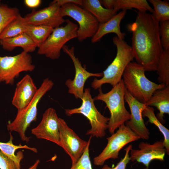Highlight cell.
<instances>
[{
	"label": "cell",
	"mask_w": 169,
	"mask_h": 169,
	"mask_svg": "<svg viewBox=\"0 0 169 169\" xmlns=\"http://www.w3.org/2000/svg\"><path fill=\"white\" fill-rule=\"evenodd\" d=\"M132 148V146L130 145L124 149L125 151L124 156L115 167H111L107 165H105L102 169H126L127 165L130 161L129 152Z\"/></svg>",
	"instance_id": "1f68e13d"
},
{
	"label": "cell",
	"mask_w": 169,
	"mask_h": 169,
	"mask_svg": "<svg viewBox=\"0 0 169 169\" xmlns=\"http://www.w3.org/2000/svg\"><path fill=\"white\" fill-rule=\"evenodd\" d=\"M135 8L139 11L153 12V9L146 0H115L113 9L116 11L120 9L126 10Z\"/></svg>",
	"instance_id": "cb8c5ba5"
},
{
	"label": "cell",
	"mask_w": 169,
	"mask_h": 169,
	"mask_svg": "<svg viewBox=\"0 0 169 169\" xmlns=\"http://www.w3.org/2000/svg\"><path fill=\"white\" fill-rule=\"evenodd\" d=\"M125 101L128 104L131 117L125 124L128 126L140 138L147 140L150 132L144 123L142 112L146 106L134 97L125 89Z\"/></svg>",
	"instance_id": "9a60e30c"
},
{
	"label": "cell",
	"mask_w": 169,
	"mask_h": 169,
	"mask_svg": "<svg viewBox=\"0 0 169 169\" xmlns=\"http://www.w3.org/2000/svg\"><path fill=\"white\" fill-rule=\"evenodd\" d=\"M159 32L162 48L169 50V20L159 22Z\"/></svg>",
	"instance_id": "4dcf8cb0"
},
{
	"label": "cell",
	"mask_w": 169,
	"mask_h": 169,
	"mask_svg": "<svg viewBox=\"0 0 169 169\" xmlns=\"http://www.w3.org/2000/svg\"><path fill=\"white\" fill-rule=\"evenodd\" d=\"M82 6L96 18L99 24L107 22L117 13L114 9L104 8L98 0H82Z\"/></svg>",
	"instance_id": "44dd1931"
},
{
	"label": "cell",
	"mask_w": 169,
	"mask_h": 169,
	"mask_svg": "<svg viewBox=\"0 0 169 169\" xmlns=\"http://www.w3.org/2000/svg\"><path fill=\"white\" fill-rule=\"evenodd\" d=\"M19 14L18 9L16 7L10 8L6 5H0V35L6 27Z\"/></svg>",
	"instance_id": "83f0119b"
},
{
	"label": "cell",
	"mask_w": 169,
	"mask_h": 169,
	"mask_svg": "<svg viewBox=\"0 0 169 169\" xmlns=\"http://www.w3.org/2000/svg\"><path fill=\"white\" fill-rule=\"evenodd\" d=\"M139 149H131L130 161L141 163L147 169L152 160H164L166 151L163 140L157 141L152 144L142 141L139 145Z\"/></svg>",
	"instance_id": "2e32d148"
},
{
	"label": "cell",
	"mask_w": 169,
	"mask_h": 169,
	"mask_svg": "<svg viewBox=\"0 0 169 169\" xmlns=\"http://www.w3.org/2000/svg\"><path fill=\"white\" fill-rule=\"evenodd\" d=\"M113 42L116 46V56L111 63L102 72L103 76L99 79H94L91 84V87L94 90L100 88L106 84L113 87L122 79L124 72L128 65L133 60L131 46L126 42L115 36Z\"/></svg>",
	"instance_id": "277c9868"
},
{
	"label": "cell",
	"mask_w": 169,
	"mask_h": 169,
	"mask_svg": "<svg viewBox=\"0 0 169 169\" xmlns=\"http://www.w3.org/2000/svg\"><path fill=\"white\" fill-rule=\"evenodd\" d=\"M62 49L72 61L75 71L74 79H67L65 84L68 88L69 93L73 95L76 99H81L84 93V85L87 79L91 77H102L103 73H92L87 71L82 66L79 59L76 57L74 46L69 48L65 45Z\"/></svg>",
	"instance_id": "8fae6325"
},
{
	"label": "cell",
	"mask_w": 169,
	"mask_h": 169,
	"mask_svg": "<svg viewBox=\"0 0 169 169\" xmlns=\"http://www.w3.org/2000/svg\"><path fill=\"white\" fill-rule=\"evenodd\" d=\"M145 105L154 106L159 110L156 117L162 122L165 114H169V85L156 90Z\"/></svg>",
	"instance_id": "d6986e66"
},
{
	"label": "cell",
	"mask_w": 169,
	"mask_h": 169,
	"mask_svg": "<svg viewBox=\"0 0 169 169\" xmlns=\"http://www.w3.org/2000/svg\"><path fill=\"white\" fill-rule=\"evenodd\" d=\"M53 29L51 27L46 26L26 25L25 33L38 48L46 40Z\"/></svg>",
	"instance_id": "603a6c76"
},
{
	"label": "cell",
	"mask_w": 169,
	"mask_h": 169,
	"mask_svg": "<svg viewBox=\"0 0 169 169\" xmlns=\"http://www.w3.org/2000/svg\"><path fill=\"white\" fill-rule=\"evenodd\" d=\"M59 118L55 110L47 109L39 124L31 130V133L39 139H44L60 146Z\"/></svg>",
	"instance_id": "5bb4252c"
},
{
	"label": "cell",
	"mask_w": 169,
	"mask_h": 169,
	"mask_svg": "<svg viewBox=\"0 0 169 169\" xmlns=\"http://www.w3.org/2000/svg\"><path fill=\"white\" fill-rule=\"evenodd\" d=\"M0 169H16L14 161L0 150Z\"/></svg>",
	"instance_id": "d6a6232c"
},
{
	"label": "cell",
	"mask_w": 169,
	"mask_h": 169,
	"mask_svg": "<svg viewBox=\"0 0 169 169\" xmlns=\"http://www.w3.org/2000/svg\"><path fill=\"white\" fill-rule=\"evenodd\" d=\"M0 1H1L0 0V5H1V4H0Z\"/></svg>",
	"instance_id": "74e56055"
},
{
	"label": "cell",
	"mask_w": 169,
	"mask_h": 169,
	"mask_svg": "<svg viewBox=\"0 0 169 169\" xmlns=\"http://www.w3.org/2000/svg\"><path fill=\"white\" fill-rule=\"evenodd\" d=\"M60 7L54 0L48 7L38 10L33 9L23 17L25 25L44 26L53 28L65 22L62 16Z\"/></svg>",
	"instance_id": "7c38bea8"
},
{
	"label": "cell",
	"mask_w": 169,
	"mask_h": 169,
	"mask_svg": "<svg viewBox=\"0 0 169 169\" xmlns=\"http://www.w3.org/2000/svg\"><path fill=\"white\" fill-rule=\"evenodd\" d=\"M154 9L152 14L158 22L169 20V3L166 0H149Z\"/></svg>",
	"instance_id": "f1b7e54d"
},
{
	"label": "cell",
	"mask_w": 169,
	"mask_h": 169,
	"mask_svg": "<svg viewBox=\"0 0 169 169\" xmlns=\"http://www.w3.org/2000/svg\"><path fill=\"white\" fill-rule=\"evenodd\" d=\"M156 71L159 82L166 86L169 85V50L163 49Z\"/></svg>",
	"instance_id": "484cf974"
},
{
	"label": "cell",
	"mask_w": 169,
	"mask_h": 169,
	"mask_svg": "<svg viewBox=\"0 0 169 169\" xmlns=\"http://www.w3.org/2000/svg\"><path fill=\"white\" fill-rule=\"evenodd\" d=\"M140 139L128 126L125 124L122 125L115 132L107 138V144L100 153L94 158V164L102 166L109 159L118 158L120 151L124 146Z\"/></svg>",
	"instance_id": "ba28073f"
},
{
	"label": "cell",
	"mask_w": 169,
	"mask_h": 169,
	"mask_svg": "<svg viewBox=\"0 0 169 169\" xmlns=\"http://www.w3.org/2000/svg\"><path fill=\"white\" fill-rule=\"evenodd\" d=\"M60 7L69 3L75 4L82 6V0H54Z\"/></svg>",
	"instance_id": "836d02e7"
},
{
	"label": "cell",
	"mask_w": 169,
	"mask_h": 169,
	"mask_svg": "<svg viewBox=\"0 0 169 169\" xmlns=\"http://www.w3.org/2000/svg\"><path fill=\"white\" fill-rule=\"evenodd\" d=\"M24 3L25 5L30 8H35L40 5L41 3L40 0H25Z\"/></svg>",
	"instance_id": "e575fe53"
},
{
	"label": "cell",
	"mask_w": 169,
	"mask_h": 169,
	"mask_svg": "<svg viewBox=\"0 0 169 169\" xmlns=\"http://www.w3.org/2000/svg\"><path fill=\"white\" fill-rule=\"evenodd\" d=\"M38 90L31 76L26 75L16 84L12 105L18 111L22 110L33 100Z\"/></svg>",
	"instance_id": "e0dca14e"
},
{
	"label": "cell",
	"mask_w": 169,
	"mask_h": 169,
	"mask_svg": "<svg viewBox=\"0 0 169 169\" xmlns=\"http://www.w3.org/2000/svg\"><path fill=\"white\" fill-rule=\"evenodd\" d=\"M132 33L131 46L136 63L146 71H156L163 50L159 32V22L152 14L138 11L135 21L128 26Z\"/></svg>",
	"instance_id": "6da1fadb"
},
{
	"label": "cell",
	"mask_w": 169,
	"mask_h": 169,
	"mask_svg": "<svg viewBox=\"0 0 169 169\" xmlns=\"http://www.w3.org/2000/svg\"><path fill=\"white\" fill-rule=\"evenodd\" d=\"M63 17H69L76 21L79 25L77 38L79 42L92 38L96 33L99 23L90 13L79 5L72 3L65 4L60 8Z\"/></svg>",
	"instance_id": "30bf717a"
},
{
	"label": "cell",
	"mask_w": 169,
	"mask_h": 169,
	"mask_svg": "<svg viewBox=\"0 0 169 169\" xmlns=\"http://www.w3.org/2000/svg\"><path fill=\"white\" fill-rule=\"evenodd\" d=\"M126 13V10H122L107 22L99 24L96 33L92 38L91 42L93 43H97L104 35L110 33H114L119 38L124 39L126 34L125 33L121 32L120 25Z\"/></svg>",
	"instance_id": "ac0fdd59"
},
{
	"label": "cell",
	"mask_w": 169,
	"mask_h": 169,
	"mask_svg": "<svg viewBox=\"0 0 169 169\" xmlns=\"http://www.w3.org/2000/svg\"><path fill=\"white\" fill-rule=\"evenodd\" d=\"M13 136L10 135V140L7 142H0V150L6 156L12 159L14 162L16 169H20V163L23 157V152L22 151L18 152L17 155L15 154V151L19 149H25L30 150L34 152L37 153L36 148L31 147L24 145H14L12 142Z\"/></svg>",
	"instance_id": "7402d4cb"
},
{
	"label": "cell",
	"mask_w": 169,
	"mask_h": 169,
	"mask_svg": "<svg viewBox=\"0 0 169 169\" xmlns=\"http://www.w3.org/2000/svg\"><path fill=\"white\" fill-rule=\"evenodd\" d=\"M142 115L148 119V122L155 125L158 128L164 136L163 140L166 153L169 154V130L164 126L157 118L152 107L146 106L142 112Z\"/></svg>",
	"instance_id": "d4e9b609"
},
{
	"label": "cell",
	"mask_w": 169,
	"mask_h": 169,
	"mask_svg": "<svg viewBox=\"0 0 169 169\" xmlns=\"http://www.w3.org/2000/svg\"><path fill=\"white\" fill-rule=\"evenodd\" d=\"M144 68L136 62H131L127 66L123 74L122 80L126 89L139 102L146 104L154 92L165 87L146 77Z\"/></svg>",
	"instance_id": "7a4b0ae2"
},
{
	"label": "cell",
	"mask_w": 169,
	"mask_h": 169,
	"mask_svg": "<svg viewBox=\"0 0 169 169\" xmlns=\"http://www.w3.org/2000/svg\"><path fill=\"white\" fill-rule=\"evenodd\" d=\"M40 163V160L38 159L37 160L32 166L30 167L28 169H37V166Z\"/></svg>",
	"instance_id": "8d00e7d4"
},
{
	"label": "cell",
	"mask_w": 169,
	"mask_h": 169,
	"mask_svg": "<svg viewBox=\"0 0 169 169\" xmlns=\"http://www.w3.org/2000/svg\"><path fill=\"white\" fill-rule=\"evenodd\" d=\"M59 128L60 146L69 156L72 165L82 154L87 145L88 141L82 139L60 118Z\"/></svg>",
	"instance_id": "4fadbf2b"
},
{
	"label": "cell",
	"mask_w": 169,
	"mask_h": 169,
	"mask_svg": "<svg viewBox=\"0 0 169 169\" xmlns=\"http://www.w3.org/2000/svg\"><path fill=\"white\" fill-rule=\"evenodd\" d=\"M92 137L88 141V144L82 154L78 161L72 165L70 169H93L89 154V147Z\"/></svg>",
	"instance_id": "f546056e"
},
{
	"label": "cell",
	"mask_w": 169,
	"mask_h": 169,
	"mask_svg": "<svg viewBox=\"0 0 169 169\" xmlns=\"http://www.w3.org/2000/svg\"><path fill=\"white\" fill-rule=\"evenodd\" d=\"M0 45L6 50L11 51L16 47H20L23 51L27 53L34 51L37 47L31 38L25 33L0 40Z\"/></svg>",
	"instance_id": "ffe728a7"
},
{
	"label": "cell",
	"mask_w": 169,
	"mask_h": 169,
	"mask_svg": "<svg viewBox=\"0 0 169 169\" xmlns=\"http://www.w3.org/2000/svg\"><path fill=\"white\" fill-rule=\"evenodd\" d=\"M64 26L54 29L44 42L38 48L37 53L52 59H58L61 50L69 41L77 38L78 25L69 19L65 20Z\"/></svg>",
	"instance_id": "52a82bcc"
},
{
	"label": "cell",
	"mask_w": 169,
	"mask_h": 169,
	"mask_svg": "<svg viewBox=\"0 0 169 169\" xmlns=\"http://www.w3.org/2000/svg\"><path fill=\"white\" fill-rule=\"evenodd\" d=\"M54 85L53 81L49 78L43 80L33 100L24 108L18 111L15 119L8 124L7 129L9 131L18 132L22 141L27 143L29 141L30 138L26 136V131L31 123L37 120L38 104Z\"/></svg>",
	"instance_id": "5b68a950"
},
{
	"label": "cell",
	"mask_w": 169,
	"mask_h": 169,
	"mask_svg": "<svg viewBox=\"0 0 169 169\" xmlns=\"http://www.w3.org/2000/svg\"><path fill=\"white\" fill-rule=\"evenodd\" d=\"M25 25L20 14L4 29L0 35V40L12 38L25 33Z\"/></svg>",
	"instance_id": "4316f807"
},
{
	"label": "cell",
	"mask_w": 169,
	"mask_h": 169,
	"mask_svg": "<svg viewBox=\"0 0 169 169\" xmlns=\"http://www.w3.org/2000/svg\"><path fill=\"white\" fill-rule=\"evenodd\" d=\"M35 68L31 56L24 51L14 56H0V83L13 85L21 72Z\"/></svg>",
	"instance_id": "9c48e42d"
},
{
	"label": "cell",
	"mask_w": 169,
	"mask_h": 169,
	"mask_svg": "<svg viewBox=\"0 0 169 169\" xmlns=\"http://www.w3.org/2000/svg\"><path fill=\"white\" fill-rule=\"evenodd\" d=\"M125 88L122 79L116 85L113 87L108 92L104 93L101 88L99 93L95 97L94 100H100L104 102L109 109L110 117L108 122V130L112 134L121 125L130 120V113L125 106L124 96Z\"/></svg>",
	"instance_id": "3957f363"
},
{
	"label": "cell",
	"mask_w": 169,
	"mask_h": 169,
	"mask_svg": "<svg viewBox=\"0 0 169 169\" xmlns=\"http://www.w3.org/2000/svg\"><path fill=\"white\" fill-rule=\"evenodd\" d=\"M100 1L105 8L108 9H113L115 0H102Z\"/></svg>",
	"instance_id": "d590c367"
},
{
	"label": "cell",
	"mask_w": 169,
	"mask_h": 169,
	"mask_svg": "<svg viewBox=\"0 0 169 169\" xmlns=\"http://www.w3.org/2000/svg\"><path fill=\"white\" fill-rule=\"evenodd\" d=\"M81 100L82 104L79 107L65 109V114L68 116L77 114L83 115L89 120L91 125V128L87 131L86 135L96 138L105 136L108 128L109 118L101 114L96 108L90 88L84 89Z\"/></svg>",
	"instance_id": "8992f818"
}]
</instances>
